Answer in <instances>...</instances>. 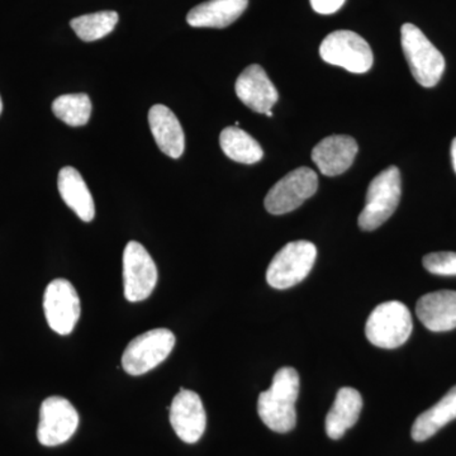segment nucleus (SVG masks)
<instances>
[{
    "label": "nucleus",
    "instance_id": "1",
    "mask_svg": "<svg viewBox=\"0 0 456 456\" xmlns=\"http://www.w3.org/2000/svg\"><path fill=\"white\" fill-rule=\"evenodd\" d=\"M299 395V375L293 368L279 369L272 387L261 393L257 413L270 430L287 434L296 428V401Z\"/></svg>",
    "mask_w": 456,
    "mask_h": 456
},
{
    "label": "nucleus",
    "instance_id": "2",
    "mask_svg": "<svg viewBox=\"0 0 456 456\" xmlns=\"http://www.w3.org/2000/svg\"><path fill=\"white\" fill-rule=\"evenodd\" d=\"M401 42L416 82L425 88L437 86L445 70L443 53L431 44L419 27L411 23L402 26Z\"/></svg>",
    "mask_w": 456,
    "mask_h": 456
},
{
    "label": "nucleus",
    "instance_id": "3",
    "mask_svg": "<svg viewBox=\"0 0 456 456\" xmlns=\"http://www.w3.org/2000/svg\"><path fill=\"white\" fill-rule=\"evenodd\" d=\"M402 194L401 173L397 167H389L378 174L367 191L365 207L359 216L362 231H374L391 218L397 209Z\"/></svg>",
    "mask_w": 456,
    "mask_h": 456
},
{
    "label": "nucleus",
    "instance_id": "4",
    "mask_svg": "<svg viewBox=\"0 0 456 456\" xmlns=\"http://www.w3.org/2000/svg\"><path fill=\"white\" fill-rule=\"evenodd\" d=\"M412 327V316L406 305L397 301L384 302L369 316L365 335L375 346L395 349L410 338Z\"/></svg>",
    "mask_w": 456,
    "mask_h": 456
},
{
    "label": "nucleus",
    "instance_id": "5",
    "mask_svg": "<svg viewBox=\"0 0 456 456\" xmlns=\"http://www.w3.org/2000/svg\"><path fill=\"white\" fill-rule=\"evenodd\" d=\"M316 257L317 248L312 242H289L273 257L266 270V281L275 289L292 288L307 278Z\"/></svg>",
    "mask_w": 456,
    "mask_h": 456
},
{
    "label": "nucleus",
    "instance_id": "6",
    "mask_svg": "<svg viewBox=\"0 0 456 456\" xmlns=\"http://www.w3.org/2000/svg\"><path fill=\"white\" fill-rule=\"evenodd\" d=\"M175 346V336L167 329L150 330L134 338L122 356L126 373L139 377L160 365Z\"/></svg>",
    "mask_w": 456,
    "mask_h": 456
},
{
    "label": "nucleus",
    "instance_id": "7",
    "mask_svg": "<svg viewBox=\"0 0 456 456\" xmlns=\"http://www.w3.org/2000/svg\"><path fill=\"white\" fill-rule=\"evenodd\" d=\"M320 55L327 64L355 74L367 73L374 62L368 42L358 33L346 29L330 33L321 44Z\"/></svg>",
    "mask_w": 456,
    "mask_h": 456
},
{
    "label": "nucleus",
    "instance_id": "8",
    "mask_svg": "<svg viewBox=\"0 0 456 456\" xmlns=\"http://www.w3.org/2000/svg\"><path fill=\"white\" fill-rule=\"evenodd\" d=\"M158 268L140 242L130 241L123 251V292L128 302L145 301L158 284Z\"/></svg>",
    "mask_w": 456,
    "mask_h": 456
},
{
    "label": "nucleus",
    "instance_id": "9",
    "mask_svg": "<svg viewBox=\"0 0 456 456\" xmlns=\"http://www.w3.org/2000/svg\"><path fill=\"white\" fill-rule=\"evenodd\" d=\"M318 189L316 171L310 167H298L290 171L270 189L265 197L266 211L272 215H285L299 208Z\"/></svg>",
    "mask_w": 456,
    "mask_h": 456
},
{
    "label": "nucleus",
    "instance_id": "10",
    "mask_svg": "<svg viewBox=\"0 0 456 456\" xmlns=\"http://www.w3.org/2000/svg\"><path fill=\"white\" fill-rule=\"evenodd\" d=\"M79 426V413L70 401L60 395L45 399L41 404L37 439L41 445L59 446L73 437Z\"/></svg>",
    "mask_w": 456,
    "mask_h": 456
},
{
    "label": "nucleus",
    "instance_id": "11",
    "mask_svg": "<svg viewBox=\"0 0 456 456\" xmlns=\"http://www.w3.org/2000/svg\"><path fill=\"white\" fill-rule=\"evenodd\" d=\"M44 311L47 323L56 334H71L82 314L79 294L74 285L66 279L51 281L44 294Z\"/></svg>",
    "mask_w": 456,
    "mask_h": 456
},
{
    "label": "nucleus",
    "instance_id": "12",
    "mask_svg": "<svg viewBox=\"0 0 456 456\" xmlns=\"http://www.w3.org/2000/svg\"><path fill=\"white\" fill-rule=\"evenodd\" d=\"M170 424L176 436L187 444H196L207 426L206 410L196 392L180 389L170 406Z\"/></svg>",
    "mask_w": 456,
    "mask_h": 456
},
{
    "label": "nucleus",
    "instance_id": "13",
    "mask_svg": "<svg viewBox=\"0 0 456 456\" xmlns=\"http://www.w3.org/2000/svg\"><path fill=\"white\" fill-rule=\"evenodd\" d=\"M236 94L256 113L269 112L279 99L278 90L260 65H250L237 77Z\"/></svg>",
    "mask_w": 456,
    "mask_h": 456
},
{
    "label": "nucleus",
    "instance_id": "14",
    "mask_svg": "<svg viewBox=\"0 0 456 456\" xmlns=\"http://www.w3.org/2000/svg\"><path fill=\"white\" fill-rule=\"evenodd\" d=\"M358 143L346 134L326 137L314 146L312 160L326 176H336L349 170L358 154Z\"/></svg>",
    "mask_w": 456,
    "mask_h": 456
},
{
    "label": "nucleus",
    "instance_id": "15",
    "mask_svg": "<svg viewBox=\"0 0 456 456\" xmlns=\"http://www.w3.org/2000/svg\"><path fill=\"white\" fill-rule=\"evenodd\" d=\"M416 314L430 331H452L456 329V292L440 290L425 294L417 302Z\"/></svg>",
    "mask_w": 456,
    "mask_h": 456
},
{
    "label": "nucleus",
    "instance_id": "16",
    "mask_svg": "<svg viewBox=\"0 0 456 456\" xmlns=\"http://www.w3.org/2000/svg\"><path fill=\"white\" fill-rule=\"evenodd\" d=\"M149 123L159 149L170 158L179 159L184 152L185 137L173 110L163 104H156L150 110Z\"/></svg>",
    "mask_w": 456,
    "mask_h": 456
},
{
    "label": "nucleus",
    "instance_id": "17",
    "mask_svg": "<svg viewBox=\"0 0 456 456\" xmlns=\"http://www.w3.org/2000/svg\"><path fill=\"white\" fill-rule=\"evenodd\" d=\"M248 0H208L189 12L187 22L196 28H226L241 17Z\"/></svg>",
    "mask_w": 456,
    "mask_h": 456
},
{
    "label": "nucleus",
    "instance_id": "18",
    "mask_svg": "<svg viewBox=\"0 0 456 456\" xmlns=\"http://www.w3.org/2000/svg\"><path fill=\"white\" fill-rule=\"evenodd\" d=\"M60 196L66 206L84 222L94 220L95 206L88 185L79 171L71 167H62L57 179Z\"/></svg>",
    "mask_w": 456,
    "mask_h": 456
},
{
    "label": "nucleus",
    "instance_id": "19",
    "mask_svg": "<svg viewBox=\"0 0 456 456\" xmlns=\"http://www.w3.org/2000/svg\"><path fill=\"white\" fill-rule=\"evenodd\" d=\"M362 410V398L356 389L345 387L338 392L334 404L326 417V434L330 439L338 440L345 432L358 422Z\"/></svg>",
    "mask_w": 456,
    "mask_h": 456
},
{
    "label": "nucleus",
    "instance_id": "20",
    "mask_svg": "<svg viewBox=\"0 0 456 456\" xmlns=\"http://www.w3.org/2000/svg\"><path fill=\"white\" fill-rule=\"evenodd\" d=\"M456 419V386L434 407L417 417L412 426V439L422 443L434 436L444 426Z\"/></svg>",
    "mask_w": 456,
    "mask_h": 456
},
{
    "label": "nucleus",
    "instance_id": "21",
    "mask_svg": "<svg viewBox=\"0 0 456 456\" xmlns=\"http://www.w3.org/2000/svg\"><path fill=\"white\" fill-rule=\"evenodd\" d=\"M220 145L224 155L236 163L256 164L264 156L260 143L239 127L224 128L221 132Z\"/></svg>",
    "mask_w": 456,
    "mask_h": 456
},
{
    "label": "nucleus",
    "instance_id": "22",
    "mask_svg": "<svg viewBox=\"0 0 456 456\" xmlns=\"http://www.w3.org/2000/svg\"><path fill=\"white\" fill-rule=\"evenodd\" d=\"M118 20L117 12L103 11L74 18L70 26L80 40L93 42L101 40L113 32Z\"/></svg>",
    "mask_w": 456,
    "mask_h": 456
},
{
    "label": "nucleus",
    "instance_id": "23",
    "mask_svg": "<svg viewBox=\"0 0 456 456\" xmlns=\"http://www.w3.org/2000/svg\"><path fill=\"white\" fill-rule=\"evenodd\" d=\"M53 112L66 125L80 127L89 122L92 116V101L86 93L60 95L53 101Z\"/></svg>",
    "mask_w": 456,
    "mask_h": 456
},
{
    "label": "nucleus",
    "instance_id": "24",
    "mask_svg": "<svg viewBox=\"0 0 456 456\" xmlns=\"http://www.w3.org/2000/svg\"><path fill=\"white\" fill-rule=\"evenodd\" d=\"M424 266L432 274L452 277L456 275V253H432L424 257Z\"/></svg>",
    "mask_w": 456,
    "mask_h": 456
},
{
    "label": "nucleus",
    "instance_id": "25",
    "mask_svg": "<svg viewBox=\"0 0 456 456\" xmlns=\"http://www.w3.org/2000/svg\"><path fill=\"white\" fill-rule=\"evenodd\" d=\"M346 0H311L312 8L320 14H334Z\"/></svg>",
    "mask_w": 456,
    "mask_h": 456
},
{
    "label": "nucleus",
    "instance_id": "26",
    "mask_svg": "<svg viewBox=\"0 0 456 456\" xmlns=\"http://www.w3.org/2000/svg\"><path fill=\"white\" fill-rule=\"evenodd\" d=\"M452 167H454V170L456 173V137L452 143Z\"/></svg>",
    "mask_w": 456,
    "mask_h": 456
},
{
    "label": "nucleus",
    "instance_id": "27",
    "mask_svg": "<svg viewBox=\"0 0 456 456\" xmlns=\"http://www.w3.org/2000/svg\"><path fill=\"white\" fill-rule=\"evenodd\" d=\"M2 110H3V102H2V98H0V114H2Z\"/></svg>",
    "mask_w": 456,
    "mask_h": 456
},
{
    "label": "nucleus",
    "instance_id": "28",
    "mask_svg": "<svg viewBox=\"0 0 456 456\" xmlns=\"http://www.w3.org/2000/svg\"><path fill=\"white\" fill-rule=\"evenodd\" d=\"M265 114H266V116H268V117H273V112H272V110H269V112H266Z\"/></svg>",
    "mask_w": 456,
    "mask_h": 456
}]
</instances>
